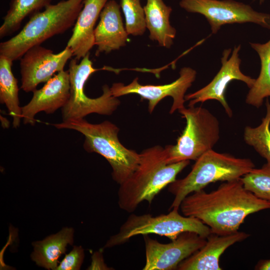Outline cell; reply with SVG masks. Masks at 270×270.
Returning <instances> with one entry per match:
<instances>
[{
    "label": "cell",
    "mask_w": 270,
    "mask_h": 270,
    "mask_svg": "<svg viewBox=\"0 0 270 270\" xmlns=\"http://www.w3.org/2000/svg\"><path fill=\"white\" fill-rule=\"evenodd\" d=\"M180 208L183 215L198 219L212 233L226 235L238 231L250 214L270 209V202L247 190L240 178L224 182L210 192H194L182 200Z\"/></svg>",
    "instance_id": "obj_1"
},
{
    "label": "cell",
    "mask_w": 270,
    "mask_h": 270,
    "mask_svg": "<svg viewBox=\"0 0 270 270\" xmlns=\"http://www.w3.org/2000/svg\"><path fill=\"white\" fill-rule=\"evenodd\" d=\"M95 252L92 257V262L88 270H111L104 264L102 256V251Z\"/></svg>",
    "instance_id": "obj_27"
},
{
    "label": "cell",
    "mask_w": 270,
    "mask_h": 270,
    "mask_svg": "<svg viewBox=\"0 0 270 270\" xmlns=\"http://www.w3.org/2000/svg\"><path fill=\"white\" fill-rule=\"evenodd\" d=\"M120 6L114 0H108L100 15V21L94 30L96 56L108 54L124 46L128 34L124 27Z\"/></svg>",
    "instance_id": "obj_15"
},
{
    "label": "cell",
    "mask_w": 270,
    "mask_h": 270,
    "mask_svg": "<svg viewBox=\"0 0 270 270\" xmlns=\"http://www.w3.org/2000/svg\"><path fill=\"white\" fill-rule=\"evenodd\" d=\"M108 0H84L66 45L77 60L85 56L94 45V25Z\"/></svg>",
    "instance_id": "obj_17"
},
{
    "label": "cell",
    "mask_w": 270,
    "mask_h": 270,
    "mask_svg": "<svg viewBox=\"0 0 270 270\" xmlns=\"http://www.w3.org/2000/svg\"><path fill=\"white\" fill-rule=\"evenodd\" d=\"M144 8L149 38L156 41L160 46L170 48L176 36V30L169 20L172 8L162 0H146Z\"/></svg>",
    "instance_id": "obj_18"
},
{
    "label": "cell",
    "mask_w": 270,
    "mask_h": 270,
    "mask_svg": "<svg viewBox=\"0 0 270 270\" xmlns=\"http://www.w3.org/2000/svg\"><path fill=\"white\" fill-rule=\"evenodd\" d=\"M52 0H11L8 10L0 27L2 38L18 30L28 16L40 11L51 4Z\"/></svg>",
    "instance_id": "obj_22"
},
{
    "label": "cell",
    "mask_w": 270,
    "mask_h": 270,
    "mask_svg": "<svg viewBox=\"0 0 270 270\" xmlns=\"http://www.w3.org/2000/svg\"><path fill=\"white\" fill-rule=\"evenodd\" d=\"M84 256L83 248L80 246H74L72 250L65 255L56 270H79Z\"/></svg>",
    "instance_id": "obj_26"
},
{
    "label": "cell",
    "mask_w": 270,
    "mask_h": 270,
    "mask_svg": "<svg viewBox=\"0 0 270 270\" xmlns=\"http://www.w3.org/2000/svg\"><path fill=\"white\" fill-rule=\"evenodd\" d=\"M72 56L67 46L58 54L40 45L30 48L20 59V88L26 92H34L38 84L46 82L56 72L63 70Z\"/></svg>",
    "instance_id": "obj_13"
},
{
    "label": "cell",
    "mask_w": 270,
    "mask_h": 270,
    "mask_svg": "<svg viewBox=\"0 0 270 270\" xmlns=\"http://www.w3.org/2000/svg\"><path fill=\"white\" fill-rule=\"evenodd\" d=\"M84 1L62 0L32 14L16 35L0 44V55L13 62L20 60L30 48L64 33L74 25Z\"/></svg>",
    "instance_id": "obj_3"
},
{
    "label": "cell",
    "mask_w": 270,
    "mask_h": 270,
    "mask_svg": "<svg viewBox=\"0 0 270 270\" xmlns=\"http://www.w3.org/2000/svg\"><path fill=\"white\" fill-rule=\"evenodd\" d=\"M249 234L238 230L226 235L212 233L205 244L192 255L182 261L178 270H221L220 258L230 246L247 238Z\"/></svg>",
    "instance_id": "obj_16"
},
{
    "label": "cell",
    "mask_w": 270,
    "mask_h": 270,
    "mask_svg": "<svg viewBox=\"0 0 270 270\" xmlns=\"http://www.w3.org/2000/svg\"><path fill=\"white\" fill-rule=\"evenodd\" d=\"M125 18L126 29L128 34L134 36L142 35L146 29L144 8L140 0H120Z\"/></svg>",
    "instance_id": "obj_25"
},
{
    "label": "cell",
    "mask_w": 270,
    "mask_h": 270,
    "mask_svg": "<svg viewBox=\"0 0 270 270\" xmlns=\"http://www.w3.org/2000/svg\"><path fill=\"white\" fill-rule=\"evenodd\" d=\"M74 234V228L66 227L43 240L34 242L31 254L32 260L40 266L56 270L58 260L62 254H65L67 246L73 244Z\"/></svg>",
    "instance_id": "obj_19"
},
{
    "label": "cell",
    "mask_w": 270,
    "mask_h": 270,
    "mask_svg": "<svg viewBox=\"0 0 270 270\" xmlns=\"http://www.w3.org/2000/svg\"><path fill=\"white\" fill-rule=\"evenodd\" d=\"M256 270H270V259L260 260L256 266Z\"/></svg>",
    "instance_id": "obj_28"
},
{
    "label": "cell",
    "mask_w": 270,
    "mask_h": 270,
    "mask_svg": "<svg viewBox=\"0 0 270 270\" xmlns=\"http://www.w3.org/2000/svg\"><path fill=\"white\" fill-rule=\"evenodd\" d=\"M0 120L2 121V125L4 128H8L9 126V122L5 118L0 116Z\"/></svg>",
    "instance_id": "obj_29"
},
{
    "label": "cell",
    "mask_w": 270,
    "mask_h": 270,
    "mask_svg": "<svg viewBox=\"0 0 270 270\" xmlns=\"http://www.w3.org/2000/svg\"><path fill=\"white\" fill-rule=\"evenodd\" d=\"M144 236L146 262L143 270H177L178 264L202 247L206 238L190 232H184L166 244Z\"/></svg>",
    "instance_id": "obj_11"
},
{
    "label": "cell",
    "mask_w": 270,
    "mask_h": 270,
    "mask_svg": "<svg viewBox=\"0 0 270 270\" xmlns=\"http://www.w3.org/2000/svg\"><path fill=\"white\" fill-rule=\"evenodd\" d=\"M98 70L92 66L90 52L80 63L76 58L70 60L68 68L70 97L62 108V122L83 118L92 113L110 116L118 108L120 102L112 94L107 84L102 86V94L96 98H90L84 92L86 82L92 74Z\"/></svg>",
    "instance_id": "obj_8"
},
{
    "label": "cell",
    "mask_w": 270,
    "mask_h": 270,
    "mask_svg": "<svg viewBox=\"0 0 270 270\" xmlns=\"http://www.w3.org/2000/svg\"><path fill=\"white\" fill-rule=\"evenodd\" d=\"M264 0H259L260 2V4L264 2Z\"/></svg>",
    "instance_id": "obj_30"
},
{
    "label": "cell",
    "mask_w": 270,
    "mask_h": 270,
    "mask_svg": "<svg viewBox=\"0 0 270 270\" xmlns=\"http://www.w3.org/2000/svg\"><path fill=\"white\" fill-rule=\"evenodd\" d=\"M54 126L58 129L74 130L82 134L85 137L84 150L98 154L107 160L112 170V178L119 184L126 180L138 165L140 154L122 145L118 138L119 128L110 121L94 124L83 118L62 122Z\"/></svg>",
    "instance_id": "obj_4"
},
{
    "label": "cell",
    "mask_w": 270,
    "mask_h": 270,
    "mask_svg": "<svg viewBox=\"0 0 270 270\" xmlns=\"http://www.w3.org/2000/svg\"><path fill=\"white\" fill-rule=\"evenodd\" d=\"M138 165L132 174L120 184L118 192L120 208L134 212L144 201L150 204L154 197L174 182L190 160L168 164L165 147L157 145L143 150Z\"/></svg>",
    "instance_id": "obj_2"
},
{
    "label": "cell",
    "mask_w": 270,
    "mask_h": 270,
    "mask_svg": "<svg viewBox=\"0 0 270 270\" xmlns=\"http://www.w3.org/2000/svg\"><path fill=\"white\" fill-rule=\"evenodd\" d=\"M254 168V163L250 158H238L212 149L210 150L196 160L186 176L176 179L168 185L169 192L174 196L169 210L179 209L186 196L204 190L211 183L240 178Z\"/></svg>",
    "instance_id": "obj_5"
},
{
    "label": "cell",
    "mask_w": 270,
    "mask_h": 270,
    "mask_svg": "<svg viewBox=\"0 0 270 270\" xmlns=\"http://www.w3.org/2000/svg\"><path fill=\"white\" fill-rule=\"evenodd\" d=\"M186 126L174 145L165 146L168 164L196 160L212 149L220 139V123L208 110L202 106L185 107L178 110Z\"/></svg>",
    "instance_id": "obj_6"
},
{
    "label": "cell",
    "mask_w": 270,
    "mask_h": 270,
    "mask_svg": "<svg viewBox=\"0 0 270 270\" xmlns=\"http://www.w3.org/2000/svg\"><path fill=\"white\" fill-rule=\"evenodd\" d=\"M33 92L30 102L22 107V118L25 124L34 126L35 116L41 112L52 114L64 107L70 97L68 70L58 72L48 80L44 86Z\"/></svg>",
    "instance_id": "obj_14"
},
{
    "label": "cell",
    "mask_w": 270,
    "mask_h": 270,
    "mask_svg": "<svg viewBox=\"0 0 270 270\" xmlns=\"http://www.w3.org/2000/svg\"><path fill=\"white\" fill-rule=\"evenodd\" d=\"M250 44L259 56L261 68L258 78L250 88L246 102L247 104L258 108L265 98L270 97V40L264 44Z\"/></svg>",
    "instance_id": "obj_21"
},
{
    "label": "cell",
    "mask_w": 270,
    "mask_h": 270,
    "mask_svg": "<svg viewBox=\"0 0 270 270\" xmlns=\"http://www.w3.org/2000/svg\"><path fill=\"white\" fill-rule=\"evenodd\" d=\"M180 76L174 82L165 84H141L136 78L128 84L114 83L110 88L112 94L116 98L128 94H136L148 101V110L152 113L156 106L166 96H171L173 103L170 110L172 114L176 110L184 108L186 92L192 85L196 72L190 67H184L180 71Z\"/></svg>",
    "instance_id": "obj_10"
},
{
    "label": "cell",
    "mask_w": 270,
    "mask_h": 270,
    "mask_svg": "<svg viewBox=\"0 0 270 270\" xmlns=\"http://www.w3.org/2000/svg\"><path fill=\"white\" fill-rule=\"evenodd\" d=\"M181 8L203 15L216 34L226 24L252 22L270 30V14L258 12L250 5L234 0H181Z\"/></svg>",
    "instance_id": "obj_9"
},
{
    "label": "cell",
    "mask_w": 270,
    "mask_h": 270,
    "mask_svg": "<svg viewBox=\"0 0 270 270\" xmlns=\"http://www.w3.org/2000/svg\"><path fill=\"white\" fill-rule=\"evenodd\" d=\"M12 61L0 55V102L6 106L12 117L13 127L16 128L22 118V107L20 106L18 81L12 71Z\"/></svg>",
    "instance_id": "obj_20"
},
{
    "label": "cell",
    "mask_w": 270,
    "mask_h": 270,
    "mask_svg": "<svg viewBox=\"0 0 270 270\" xmlns=\"http://www.w3.org/2000/svg\"><path fill=\"white\" fill-rule=\"evenodd\" d=\"M244 188L258 198L270 202V164L254 168L241 178Z\"/></svg>",
    "instance_id": "obj_24"
},
{
    "label": "cell",
    "mask_w": 270,
    "mask_h": 270,
    "mask_svg": "<svg viewBox=\"0 0 270 270\" xmlns=\"http://www.w3.org/2000/svg\"><path fill=\"white\" fill-rule=\"evenodd\" d=\"M241 46H234L232 52L231 48L223 51L221 58L222 66L212 80L200 90L185 96L186 100H190L188 106H194L198 102L203 103L210 100L219 102L229 117L232 116V111L225 98V92L228 84L234 80L244 82L250 88L254 84L256 79L243 74L240 69L241 60L239 52Z\"/></svg>",
    "instance_id": "obj_12"
},
{
    "label": "cell",
    "mask_w": 270,
    "mask_h": 270,
    "mask_svg": "<svg viewBox=\"0 0 270 270\" xmlns=\"http://www.w3.org/2000/svg\"><path fill=\"white\" fill-rule=\"evenodd\" d=\"M178 208H172L168 214L153 216L150 214H131L120 227L118 232L110 237L104 248L124 244L138 235L156 234L176 239L182 232H195L207 238L212 232L210 228L198 219L181 215Z\"/></svg>",
    "instance_id": "obj_7"
},
{
    "label": "cell",
    "mask_w": 270,
    "mask_h": 270,
    "mask_svg": "<svg viewBox=\"0 0 270 270\" xmlns=\"http://www.w3.org/2000/svg\"><path fill=\"white\" fill-rule=\"evenodd\" d=\"M266 114L256 127L246 126L244 132L246 143L252 146L270 164V103L266 100Z\"/></svg>",
    "instance_id": "obj_23"
}]
</instances>
